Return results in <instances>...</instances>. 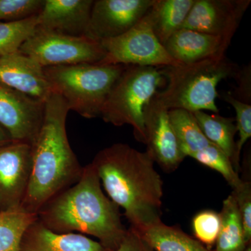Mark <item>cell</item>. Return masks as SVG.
I'll return each instance as SVG.
<instances>
[{"mask_svg":"<svg viewBox=\"0 0 251 251\" xmlns=\"http://www.w3.org/2000/svg\"><path fill=\"white\" fill-rule=\"evenodd\" d=\"M230 43L221 36L181 28L168 39L164 47L176 62L189 64L226 57Z\"/></svg>","mask_w":251,"mask_h":251,"instance_id":"obj_16","label":"cell"},{"mask_svg":"<svg viewBox=\"0 0 251 251\" xmlns=\"http://www.w3.org/2000/svg\"><path fill=\"white\" fill-rule=\"evenodd\" d=\"M250 0H196L182 28L232 41Z\"/></svg>","mask_w":251,"mask_h":251,"instance_id":"obj_11","label":"cell"},{"mask_svg":"<svg viewBox=\"0 0 251 251\" xmlns=\"http://www.w3.org/2000/svg\"><path fill=\"white\" fill-rule=\"evenodd\" d=\"M222 99L233 107L236 112V127L239 140L236 143V154L233 166L236 171H239V157L243 147L251 137V104L238 100L231 93L223 94Z\"/></svg>","mask_w":251,"mask_h":251,"instance_id":"obj_26","label":"cell"},{"mask_svg":"<svg viewBox=\"0 0 251 251\" xmlns=\"http://www.w3.org/2000/svg\"><path fill=\"white\" fill-rule=\"evenodd\" d=\"M137 232L154 251H215L162 221Z\"/></svg>","mask_w":251,"mask_h":251,"instance_id":"obj_19","label":"cell"},{"mask_svg":"<svg viewBox=\"0 0 251 251\" xmlns=\"http://www.w3.org/2000/svg\"><path fill=\"white\" fill-rule=\"evenodd\" d=\"M44 103L0 82V126L13 141L31 145L42 125Z\"/></svg>","mask_w":251,"mask_h":251,"instance_id":"obj_10","label":"cell"},{"mask_svg":"<svg viewBox=\"0 0 251 251\" xmlns=\"http://www.w3.org/2000/svg\"><path fill=\"white\" fill-rule=\"evenodd\" d=\"M165 84L160 68L126 66L109 93L100 117L116 126H131L135 139L146 143L145 107Z\"/></svg>","mask_w":251,"mask_h":251,"instance_id":"obj_6","label":"cell"},{"mask_svg":"<svg viewBox=\"0 0 251 251\" xmlns=\"http://www.w3.org/2000/svg\"><path fill=\"white\" fill-rule=\"evenodd\" d=\"M70 111L62 96L52 92L44 103L39 134L31 145L30 179L21 208L37 216L42 206L80 179L81 166L66 129Z\"/></svg>","mask_w":251,"mask_h":251,"instance_id":"obj_3","label":"cell"},{"mask_svg":"<svg viewBox=\"0 0 251 251\" xmlns=\"http://www.w3.org/2000/svg\"><path fill=\"white\" fill-rule=\"evenodd\" d=\"M0 82L44 103L52 93L44 68L19 50L0 56Z\"/></svg>","mask_w":251,"mask_h":251,"instance_id":"obj_14","label":"cell"},{"mask_svg":"<svg viewBox=\"0 0 251 251\" xmlns=\"http://www.w3.org/2000/svg\"><path fill=\"white\" fill-rule=\"evenodd\" d=\"M153 3L154 0L94 1L85 36L99 41L121 36L146 16Z\"/></svg>","mask_w":251,"mask_h":251,"instance_id":"obj_9","label":"cell"},{"mask_svg":"<svg viewBox=\"0 0 251 251\" xmlns=\"http://www.w3.org/2000/svg\"><path fill=\"white\" fill-rule=\"evenodd\" d=\"M36 219L21 208L0 211V251H20L25 232Z\"/></svg>","mask_w":251,"mask_h":251,"instance_id":"obj_23","label":"cell"},{"mask_svg":"<svg viewBox=\"0 0 251 251\" xmlns=\"http://www.w3.org/2000/svg\"><path fill=\"white\" fill-rule=\"evenodd\" d=\"M93 0H44L37 28L72 36L85 35Z\"/></svg>","mask_w":251,"mask_h":251,"instance_id":"obj_15","label":"cell"},{"mask_svg":"<svg viewBox=\"0 0 251 251\" xmlns=\"http://www.w3.org/2000/svg\"><path fill=\"white\" fill-rule=\"evenodd\" d=\"M126 66L84 64L44 68L52 92L62 96L69 110L85 118L100 117L103 104Z\"/></svg>","mask_w":251,"mask_h":251,"instance_id":"obj_5","label":"cell"},{"mask_svg":"<svg viewBox=\"0 0 251 251\" xmlns=\"http://www.w3.org/2000/svg\"><path fill=\"white\" fill-rule=\"evenodd\" d=\"M20 251H110L81 234L57 233L36 219L23 235Z\"/></svg>","mask_w":251,"mask_h":251,"instance_id":"obj_17","label":"cell"},{"mask_svg":"<svg viewBox=\"0 0 251 251\" xmlns=\"http://www.w3.org/2000/svg\"><path fill=\"white\" fill-rule=\"evenodd\" d=\"M221 219L219 213L213 210H204L193 217V233L198 241L206 247L216 244L221 229Z\"/></svg>","mask_w":251,"mask_h":251,"instance_id":"obj_27","label":"cell"},{"mask_svg":"<svg viewBox=\"0 0 251 251\" xmlns=\"http://www.w3.org/2000/svg\"><path fill=\"white\" fill-rule=\"evenodd\" d=\"M234 78L237 79V88L232 94L234 97L244 103H251V65L239 69Z\"/></svg>","mask_w":251,"mask_h":251,"instance_id":"obj_30","label":"cell"},{"mask_svg":"<svg viewBox=\"0 0 251 251\" xmlns=\"http://www.w3.org/2000/svg\"><path fill=\"white\" fill-rule=\"evenodd\" d=\"M31 145L21 142L0 147V211L21 208L31 171Z\"/></svg>","mask_w":251,"mask_h":251,"instance_id":"obj_13","label":"cell"},{"mask_svg":"<svg viewBox=\"0 0 251 251\" xmlns=\"http://www.w3.org/2000/svg\"><path fill=\"white\" fill-rule=\"evenodd\" d=\"M161 69L166 87L158 91L156 97L168 110L219 113L216 102L219 96L218 85L225 79L235 77L239 68L226 56Z\"/></svg>","mask_w":251,"mask_h":251,"instance_id":"obj_4","label":"cell"},{"mask_svg":"<svg viewBox=\"0 0 251 251\" xmlns=\"http://www.w3.org/2000/svg\"><path fill=\"white\" fill-rule=\"evenodd\" d=\"M116 251H154L135 229L129 227Z\"/></svg>","mask_w":251,"mask_h":251,"instance_id":"obj_31","label":"cell"},{"mask_svg":"<svg viewBox=\"0 0 251 251\" xmlns=\"http://www.w3.org/2000/svg\"><path fill=\"white\" fill-rule=\"evenodd\" d=\"M168 114L180 150L185 156H190L212 144L202 133L193 112L173 109Z\"/></svg>","mask_w":251,"mask_h":251,"instance_id":"obj_21","label":"cell"},{"mask_svg":"<svg viewBox=\"0 0 251 251\" xmlns=\"http://www.w3.org/2000/svg\"><path fill=\"white\" fill-rule=\"evenodd\" d=\"M196 0H154L149 11L155 36L163 46L182 28Z\"/></svg>","mask_w":251,"mask_h":251,"instance_id":"obj_18","label":"cell"},{"mask_svg":"<svg viewBox=\"0 0 251 251\" xmlns=\"http://www.w3.org/2000/svg\"><path fill=\"white\" fill-rule=\"evenodd\" d=\"M44 0H0V23L14 22L40 12Z\"/></svg>","mask_w":251,"mask_h":251,"instance_id":"obj_28","label":"cell"},{"mask_svg":"<svg viewBox=\"0 0 251 251\" xmlns=\"http://www.w3.org/2000/svg\"><path fill=\"white\" fill-rule=\"evenodd\" d=\"M169 110L155 94L144 112L147 151L166 172L177 169L186 156L181 152L170 121Z\"/></svg>","mask_w":251,"mask_h":251,"instance_id":"obj_12","label":"cell"},{"mask_svg":"<svg viewBox=\"0 0 251 251\" xmlns=\"http://www.w3.org/2000/svg\"><path fill=\"white\" fill-rule=\"evenodd\" d=\"M221 225L215 251H244L248 247L244 239L242 220L232 194L223 202Z\"/></svg>","mask_w":251,"mask_h":251,"instance_id":"obj_22","label":"cell"},{"mask_svg":"<svg viewBox=\"0 0 251 251\" xmlns=\"http://www.w3.org/2000/svg\"><path fill=\"white\" fill-rule=\"evenodd\" d=\"M37 15L21 21L0 23V56L19 50L21 46L35 32Z\"/></svg>","mask_w":251,"mask_h":251,"instance_id":"obj_24","label":"cell"},{"mask_svg":"<svg viewBox=\"0 0 251 251\" xmlns=\"http://www.w3.org/2000/svg\"><path fill=\"white\" fill-rule=\"evenodd\" d=\"M244 251H251V245L248 246V247L246 248L245 250H244Z\"/></svg>","mask_w":251,"mask_h":251,"instance_id":"obj_33","label":"cell"},{"mask_svg":"<svg viewBox=\"0 0 251 251\" xmlns=\"http://www.w3.org/2000/svg\"><path fill=\"white\" fill-rule=\"evenodd\" d=\"M92 163L109 198L125 211L130 227L140 231L161 222L163 180L148 151L114 144L100 150Z\"/></svg>","mask_w":251,"mask_h":251,"instance_id":"obj_1","label":"cell"},{"mask_svg":"<svg viewBox=\"0 0 251 251\" xmlns=\"http://www.w3.org/2000/svg\"><path fill=\"white\" fill-rule=\"evenodd\" d=\"M100 42L105 50V57L99 64L160 69L181 64L170 55L155 36L149 12L125 34Z\"/></svg>","mask_w":251,"mask_h":251,"instance_id":"obj_8","label":"cell"},{"mask_svg":"<svg viewBox=\"0 0 251 251\" xmlns=\"http://www.w3.org/2000/svg\"><path fill=\"white\" fill-rule=\"evenodd\" d=\"M242 220L244 239L248 246L251 241V184L243 181L232 193Z\"/></svg>","mask_w":251,"mask_h":251,"instance_id":"obj_29","label":"cell"},{"mask_svg":"<svg viewBox=\"0 0 251 251\" xmlns=\"http://www.w3.org/2000/svg\"><path fill=\"white\" fill-rule=\"evenodd\" d=\"M45 227L57 233L90 234L110 251H116L128 229L120 207L105 196L92 163L83 167L80 179L46 202L37 214Z\"/></svg>","mask_w":251,"mask_h":251,"instance_id":"obj_2","label":"cell"},{"mask_svg":"<svg viewBox=\"0 0 251 251\" xmlns=\"http://www.w3.org/2000/svg\"><path fill=\"white\" fill-rule=\"evenodd\" d=\"M190 157L220 173L232 190L242 184L243 180L241 179L238 172L234 169L230 158L213 144L193 153Z\"/></svg>","mask_w":251,"mask_h":251,"instance_id":"obj_25","label":"cell"},{"mask_svg":"<svg viewBox=\"0 0 251 251\" xmlns=\"http://www.w3.org/2000/svg\"><path fill=\"white\" fill-rule=\"evenodd\" d=\"M19 51L44 68L97 64L105 57L100 41L85 35H68L39 28H36Z\"/></svg>","mask_w":251,"mask_h":251,"instance_id":"obj_7","label":"cell"},{"mask_svg":"<svg viewBox=\"0 0 251 251\" xmlns=\"http://www.w3.org/2000/svg\"><path fill=\"white\" fill-rule=\"evenodd\" d=\"M193 113L207 140L222 150L233 164L236 154L234 137L237 133L234 119L221 116L219 113L208 114L204 111Z\"/></svg>","mask_w":251,"mask_h":251,"instance_id":"obj_20","label":"cell"},{"mask_svg":"<svg viewBox=\"0 0 251 251\" xmlns=\"http://www.w3.org/2000/svg\"><path fill=\"white\" fill-rule=\"evenodd\" d=\"M14 141L11 140V137L8 134L7 132L0 126V147L4 146Z\"/></svg>","mask_w":251,"mask_h":251,"instance_id":"obj_32","label":"cell"}]
</instances>
